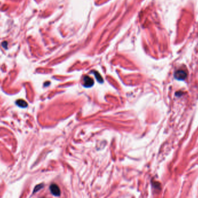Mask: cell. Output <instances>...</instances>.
Masks as SVG:
<instances>
[{
	"label": "cell",
	"instance_id": "1",
	"mask_svg": "<svg viewBox=\"0 0 198 198\" xmlns=\"http://www.w3.org/2000/svg\"><path fill=\"white\" fill-rule=\"evenodd\" d=\"M174 76L176 79L179 80H184L186 77L187 74L185 71L183 70H177L175 73Z\"/></svg>",
	"mask_w": 198,
	"mask_h": 198
},
{
	"label": "cell",
	"instance_id": "4",
	"mask_svg": "<svg viewBox=\"0 0 198 198\" xmlns=\"http://www.w3.org/2000/svg\"><path fill=\"white\" fill-rule=\"evenodd\" d=\"M16 104L20 107H21V108H26V107L27 106V103L25 101L22 100H19L16 101Z\"/></svg>",
	"mask_w": 198,
	"mask_h": 198
},
{
	"label": "cell",
	"instance_id": "6",
	"mask_svg": "<svg viewBox=\"0 0 198 198\" xmlns=\"http://www.w3.org/2000/svg\"><path fill=\"white\" fill-rule=\"evenodd\" d=\"M2 46H3L4 48H7V43L6 42V41H5V42H3V43H2Z\"/></svg>",
	"mask_w": 198,
	"mask_h": 198
},
{
	"label": "cell",
	"instance_id": "3",
	"mask_svg": "<svg viewBox=\"0 0 198 198\" xmlns=\"http://www.w3.org/2000/svg\"><path fill=\"white\" fill-rule=\"evenodd\" d=\"M84 86L86 87H92L93 84H94V81L93 80L89 77V76H85L84 79Z\"/></svg>",
	"mask_w": 198,
	"mask_h": 198
},
{
	"label": "cell",
	"instance_id": "2",
	"mask_svg": "<svg viewBox=\"0 0 198 198\" xmlns=\"http://www.w3.org/2000/svg\"><path fill=\"white\" fill-rule=\"evenodd\" d=\"M50 190L51 193L56 196H59L60 195V190L59 187L56 184H52L50 186Z\"/></svg>",
	"mask_w": 198,
	"mask_h": 198
},
{
	"label": "cell",
	"instance_id": "5",
	"mask_svg": "<svg viewBox=\"0 0 198 198\" xmlns=\"http://www.w3.org/2000/svg\"><path fill=\"white\" fill-rule=\"evenodd\" d=\"M94 74H95V76H96V79L97 80V81H98V82H103V79L102 77L101 76V75H100V74H99L98 73H97V71H95V72H94Z\"/></svg>",
	"mask_w": 198,
	"mask_h": 198
}]
</instances>
